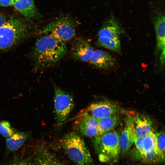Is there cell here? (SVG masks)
I'll use <instances>...</instances> for the list:
<instances>
[{
  "label": "cell",
  "mask_w": 165,
  "mask_h": 165,
  "mask_svg": "<svg viewBox=\"0 0 165 165\" xmlns=\"http://www.w3.org/2000/svg\"></svg>",
  "instance_id": "27"
},
{
  "label": "cell",
  "mask_w": 165,
  "mask_h": 165,
  "mask_svg": "<svg viewBox=\"0 0 165 165\" xmlns=\"http://www.w3.org/2000/svg\"><path fill=\"white\" fill-rule=\"evenodd\" d=\"M133 117L135 137H143L152 131V123L148 117L142 115Z\"/></svg>",
  "instance_id": "15"
},
{
  "label": "cell",
  "mask_w": 165,
  "mask_h": 165,
  "mask_svg": "<svg viewBox=\"0 0 165 165\" xmlns=\"http://www.w3.org/2000/svg\"><path fill=\"white\" fill-rule=\"evenodd\" d=\"M134 143L135 146L132 152L134 158L156 150V135L153 131L145 136L134 137Z\"/></svg>",
  "instance_id": "8"
},
{
  "label": "cell",
  "mask_w": 165,
  "mask_h": 165,
  "mask_svg": "<svg viewBox=\"0 0 165 165\" xmlns=\"http://www.w3.org/2000/svg\"><path fill=\"white\" fill-rule=\"evenodd\" d=\"M78 24L77 21L72 17L62 15L44 26L39 31L64 42L74 37Z\"/></svg>",
  "instance_id": "5"
},
{
  "label": "cell",
  "mask_w": 165,
  "mask_h": 165,
  "mask_svg": "<svg viewBox=\"0 0 165 165\" xmlns=\"http://www.w3.org/2000/svg\"><path fill=\"white\" fill-rule=\"evenodd\" d=\"M119 111V108L115 104L109 101H103L92 104L84 112L98 120L117 115Z\"/></svg>",
  "instance_id": "7"
},
{
  "label": "cell",
  "mask_w": 165,
  "mask_h": 165,
  "mask_svg": "<svg viewBox=\"0 0 165 165\" xmlns=\"http://www.w3.org/2000/svg\"><path fill=\"white\" fill-rule=\"evenodd\" d=\"M162 7H153L155 14L153 23L156 35V47L158 50H165V14L164 11L161 9Z\"/></svg>",
  "instance_id": "10"
},
{
  "label": "cell",
  "mask_w": 165,
  "mask_h": 165,
  "mask_svg": "<svg viewBox=\"0 0 165 165\" xmlns=\"http://www.w3.org/2000/svg\"><path fill=\"white\" fill-rule=\"evenodd\" d=\"M58 145L76 165H93L88 148L77 134L72 133L65 136L60 140Z\"/></svg>",
  "instance_id": "3"
},
{
  "label": "cell",
  "mask_w": 165,
  "mask_h": 165,
  "mask_svg": "<svg viewBox=\"0 0 165 165\" xmlns=\"http://www.w3.org/2000/svg\"><path fill=\"white\" fill-rule=\"evenodd\" d=\"M125 126L119 135V144L121 154H124L130 148L135 137L133 117L128 115L125 119Z\"/></svg>",
  "instance_id": "9"
},
{
  "label": "cell",
  "mask_w": 165,
  "mask_h": 165,
  "mask_svg": "<svg viewBox=\"0 0 165 165\" xmlns=\"http://www.w3.org/2000/svg\"><path fill=\"white\" fill-rule=\"evenodd\" d=\"M29 137L28 132L16 130L11 136L6 138L7 151L10 152L17 150L23 145Z\"/></svg>",
  "instance_id": "18"
},
{
  "label": "cell",
  "mask_w": 165,
  "mask_h": 165,
  "mask_svg": "<svg viewBox=\"0 0 165 165\" xmlns=\"http://www.w3.org/2000/svg\"><path fill=\"white\" fill-rule=\"evenodd\" d=\"M97 120L85 112L81 113L77 121V125L80 132L89 137H95L98 131Z\"/></svg>",
  "instance_id": "12"
},
{
  "label": "cell",
  "mask_w": 165,
  "mask_h": 165,
  "mask_svg": "<svg viewBox=\"0 0 165 165\" xmlns=\"http://www.w3.org/2000/svg\"><path fill=\"white\" fill-rule=\"evenodd\" d=\"M13 6L29 22L40 18L34 0H14Z\"/></svg>",
  "instance_id": "13"
},
{
  "label": "cell",
  "mask_w": 165,
  "mask_h": 165,
  "mask_svg": "<svg viewBox=\"0 0 165 165\" xmlns=\"http://www.w3.org/2000/svg\"><path fill=\"white\" fill-rule=\"evenodd\" d=\"M6 165H33L29 159L21 157H15Z\"/></svg>",
  "instance_id": "23"
},
{
  "label": "cell",
  "mask_w": 165,
  "mask_h": 165,
  "mask_svg": "<svg viewBox=\"0 0 165 165\" xmlns=\"http://www.w3.org/2000/svg\"><path fill=\"white\" fill-rule=\"evenodd\" d=\"M98 44L116 53L121 52V44L119 38L98 37Z\"/></svg>",
  "instance_id": "20"
},
{
  "label": "cell",
  "mask_w": 165,
  "mask_h": 165,
  "mask_svg": "<svg viewBox=\"0 0 165 165\" xmlns=\"http://www.w3.org/2000/svg\"><path fill=\"white\" fill-rule=\"evenodd\" d=\"M14 0H0V7L13 6Z\"/></svg>",
  "instance_id": "24"
},
{
  "label": "cell",
  "mask_w": 165,
  "mask_h": 165,
  "mask_svg": "<svg viewBox=\"0 0 165 165\" xmlns=\"http://www.w3.org/2000/svg\"><path fill=\"white\" fill-rule=\"evenodd\" d=\"M120 122V118L117 115L97 120L98 131L95 137L113 130Z\"/></svg>",
  "instance_id": "19"
},
{
  "label": "cell",
  "mask_w": 165,
  "mask_h": 165,
  "mask_svg": "<svg viewBox=\"0 0 165 165\" xmlns=\"http://www.w3.org/2000/svg\"><path fill=\"white\" fill-rule=\"evenodd\" d=\"M31 28L23 19L12 16L0 27V51L8 50L27 38Z\"/></svg>",
  "instance_id": "2"
},
{
  "label": "cell",
  "mask_w": 165,
  "mask_h": 165,
  "mask_svg": "<svg viewBox=\"0 0 165 165\" xmlns=\"http://www.w3.org/2000/svg\"><path fill=\"white\" fill-rule=\"evenodd\" d=\"M165 58V50L161 51L160 56V61L161 64L164 65Z\"/></svg>",
  "instance_id": "26"
},
{
  "label": "cell",
  "mask_w": 165,
  "mask_h": 165,
  "mask_svg": "<svg viewBox=\"0 0 165 165\" xmlns=\"http://www.w3.org/2000/svg\"><path fill=\"white\" fill-rule=\"evenodd\" d=\"M94 50L89 42L84 39H79L73 44L72 55L74 58L83 61H90Z\"/></svg>",
  "instance_id": "14"
},
{
  "label": "cell",
  "mask_w": 165,
  "mask_h": 165,
  "mask_svg": "<svg viewBox=\"0 0 165 165\" xmlns=\"http://www.w3.org/2000/svg\"><path fill=\"white\" fill-rule=\"evenodd\" d=\"M121 29L118 22L113 17L108 18L104 22L98 33V37L119 38Z\"/></svg>",
  "instance_id": "17"
},
{
  "label": "cell",
  "mask_w": 165,
  "mask_h": 165,
  "mask_svg": "<svg viewBox=\"0 0 165 165\" xmlns=\"http://www.w3.org/2000/svg\"><path fill=\"white\" fill-rule=\"evenodd\" d=\"M16 131L7 121H0V134L6 138L11 136Z\"/></svg>",
  "instance_id": "22"
},
{
  "label": "cell",
  "mask_w": 165,
  "mask_h": 165,
  "mask_svg": "<svg viewBox=\"0 0 165 165\" xmlns=\"http://www.w3.org/2000/svg\"><path fill=\"white\" fill-rule=\"evenodd\" d=\"M67 51L64 42L44 35L36 41L31 51L34 67L41 70L53 66L65 56Z\"/></svg>",
  "instance_id": "1"
},
{
  "label": "cell",
  "mask_w": 165,
  "mask_h": 165,
  "mask_svg": "<svg viewBox=\"0 0 165 165\" xmlns=\"http://www.w3.org/2000/svg\"><path fill=\"white\" fill-rule=\"evenodd\" d=\"M33 165H68L46 147L42 146L36 151Z\"/></svg>",
  "instance_id": "11"
},
{
  "label": "cell",
  "mask_w": 165,
  "mask_h": 165,
  "mask_svg": "<svg viewBox=\"0 0 165 165\" xmlns=\"http://www.w3.org/2000/svg\"><path fill=\"white\" fill-rule=\"evenodd\" d=\"M90 61L96 67L104 69L112 67L115 63L114 59L109 53L100 50H94Z\"/></svg>",
  "instance_id": "16"
},
{
  "label": "cell",
  "mask_w": 165,
  "mask_h": 165,
  "mask_svg": "<svg viewBox=\"0 0 165 165\" xmlns=\"http://www.w3.org/2000/svg\"><path fill=\"white\" fill-rule=\"evenodd\" d=\"M119 135L113 130L94 137V145L101 162H114L118 159L121 154Z\"/></svg>",
  "instance_id": "4"
},
{
  "label": "cell",
  "mask_w": 165,
  "mask_h": 165,
  "mask_svg": "<svg viewBox=\"0 0 165 165\" xmlns=\"http://www.w3.org/2000/svg\"><path fill=\"white\" fill-rule=\"evenodd\" d=\"M7 20L5 16L2 14L0 13V27Z\"/></svg>",
  "instance_id": "25"
},
{
  "label": "cell",
  "mask_w": 165,
  "mask_h": 165,
  "mask_svg": "<svg viewBox=\"0 0 165 165\" xmlns=\"http://www.w3.org/2000/svg\"><path fill=\"white\" fill-rule=\"evenodd\" d=\"M54 108L56 121L58 125L68 118L74 106L72 96L60 88L55 86Z\"/></svg>",
  "instance_id": "6"
},
{
  "label": "cell",
  "mask_w": 165,
  "mask_h": 165,
  "mask_svg": "<svg viewBox=\"0 0 165 165\" xmlns=\"http://www.w3.org/2000/svg\"><path fill=\"white\" fill-rule=\"evenodd\" d=\"M156 137V147L162 162H164L165 149V135L164 132L162 131L155 133Z\"/></svg>",
  "instance_id": "21"
}]
</instances>
